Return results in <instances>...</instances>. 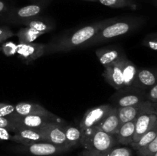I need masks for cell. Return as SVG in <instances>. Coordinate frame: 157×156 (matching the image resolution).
<instances>
[{"mask_svg":"<svg viewBox=\"0 0 157 156\" xmlns=\"http://www.w3.org/2000/svg\"><path fill=\"white\" fill-rule=\"evenodd\" d=\"M119 18L118 17L107 18L84 26L73 32L70 35L62 37L55 41V42L47 44L46 54L59 53V52H68L79 47H84V46L101 29L116 21Z\"/></svg>","mask_w":157,"mask_h":156,"instance_id":"1","label":"cell"},{"mask_svg":"<svg viewBox=\"0 0 157 156\" xmlns=\"http://www.w3.org/2000/svg\"><path fill=\"white\" fill-rule=\"evenodd\" d=\"M80 144L84 151L89 153H101L108 151L117 145L116 136H110L97 127L82 132Z\"/></svg>","mask_w":157,"mask_h":156,"instance_id":"2","label":"cell"},{"mask_svg":"<svg viewBox=\"0 0 157 156\" xmlns=\"http://www.w3.org/2000/svg\"><path fill=\"white\" fill-rule=\"evenodd\" d=\"M120 18L101 29L84 46V47L106 42L113 38L126 35L131 32L137 24V21L133 19H125L122 18L121 20H120Z\"/></svg>","mask_w":157,"mask_h":156,"instance_id":"3","label":"cell"},{"mask_svg":"<svg viewBox=\"0 0 157 156\" xmlns=\"http://www.w3.org/2000/svg\"><path fill=\"white\" fill-rule=\"evenodd\" d=\"M9 119L13 120L20 128H31L38 130L50 122H59L63 124L64 121L59 117L54 118L44 116H18L15 113L9 116Z\"/></svg>","mask_w":157,"mask_h":156,"instance_id":"4","label":"cell"},{"mask_svg":"<svg viewBox=\"0 0 157 156\" xmlns=\"http://www.w3.org/2000/svg\"><path fill=\"white\" fill-rule=\"evenodd\" d=\"M117 111L121 124H123L136 119L144 113H157V102H153L147 99L130 106L119 107Z\"/></svg>","mask_w":157,"mask_h":156,"instance_id":"5","label":"cell"},{"mask_svg":"<svg viewBox=\"0 0 157 156\" xmlns=\"http://www.w3.org/2000/svg\"><path fill=\"white\" fill-rule=\"evenodd\" d=\"M18 149L20 151L35 156H49L61 154L70 149L69 147L58 145L50 142H37L29 145H21Z\"/></svg>","mask_w":157,"mask_h":156,"instance_id":"6","label":"cell"},{"mask_svg":"<svg viewBox=\"0 0 157 156\" xmlns=\"http://www.w3.org/2000/svg\"><path fill=\"white\" fill-rule=\"evenodd\" d=\"M51 0H38L34 4L28 5L23 7L11 11L8 18L13 21L22 22L25 20L38 16Z\"/></svg>","mask_w":157,"mask_h":156,"instance_id":"7","label":"cell"},{"mask_svg":"<svg viewBox=\"0 0 157 156\" xmlns=\"http://www.w3.org/2000/svg\"><path fill=\"white\" fill-rule=\"evenodd\" d=\"M113 108V106L110 104H104L88 110L80 122V129L81 132H84L88 128L97 126Z\"/></svg>","mask_w":157,"mask_h":156,"instance_id":"8","label":"cell"},{"mask_svg":"<svg viewBox=\"0 0 157 156\" xmlns=\"http://www.w3.org/2000/svg\"><path fill=\"white\" fill-rule=\"evenodd\" d=\"M47 44L30 43L17 44L16 54L24 64H29L46 54Z\"/></svg>","mask_w":157,"mask_h":156,"instance_id":"9","label":"cell"},{"mask_svg":"<svg viewBox=\"0 0 157 156\" xmlns=\"http://www.w3.org/2000/svg\"><path fill=\"white\" fill-rule=\"evenodd\" d=\"M126 90H120L118 93L113 96L115 98V107H127L137 104L142 101L147 100L146 95L143 93V90L135 87L124 88Z\"/></svg>","mask_w":157,"mask_h":156,"instance_id":"10","label":"cell"},{"mask_svg":"<svg viewBox=\"0 0 157 156\" xmlns=\"http://www.w3.org/2000/svg\"><path fill=\"white\" fill-rule=\"evenodd\" d=\"M125 56V54H121L116 61L104 67V71L102 74L106 81L117 90L124 89L122 64Z\"/></svg>","mask_w":157,"mask_h":156,"instance_id":"11","label":"cell"},{"mask_svg":"<svg viewBox=\"0 0 157 156\" xmlns=\"http://www.w3.org/2000/svg\"><path fill=\"white\" fill-rule=\"evenodd\" d=\"M64 126V125L59 122H50L38 129V131L44 136L47 142L69 147L67 143Z\"/></svg>","mask_w":157,"mask_h":156,"instance_id":"12","label":"cell"},{"mask_svg":"<svg viewBox=\"0 0 157 156\" xmlns=\"http://www.w3.org/2000/svg\"><path fill=\"white\" fill-rule=\"evenodd\" d=\"M156 120L157 113L147 112L138 116L136 119L134 137L132 143L137 142L139 139L153 126Z\"/></svg>","mask_w":157,"mask_h":156,"instance_id":"13","label":"cell"},{"mask_svg":"<svg viewBox=\"0 0 157 156\" xmlns=\"http://www.w3.org/2000/svg\"><path fill=\"white\" fill-rule=\"evenodd\" d=\"M15 113L18 116H44L57 118L56 115L46 110L42 106L31 102H21L15 106Z\"/></svg>","mask_w":157,"mask_h":156,"instance_id":"14","label":"cell"},{"mask_svg":"<svg viewBox=\"0 0 157 156\" xmlns=\"http://www.w3.org/2000/svg\"><path fill=\"white\" fill-rule=\"evenodd\" d=\"M11 141L23 145H29L37 142H46L44 136L38 130L31 128H20L13 136Z\"/></svg>","mask_w":157,"mask_h":156,"instance_id":"15","label":"cell"},{"mask_svg":"<svg viewBox=\"0 0 157 156\" xmlns=\"http://www.w3.org/2000/svg\"><path fill=\"white\" fill-rule=\"evenodd\" d=\"M121 119L118 116L117 108L113 106L111 111L101 120L97 126L98 128L105 132L110 136H116L121 126Z\"/></svg>","mask_w":157,"mask_h":156,"instance_id":"16","label":"cell"},{"mask_svg":"<svg viewBox=\"0 0 157 156\" xmlns=\"http://www.w3.org/2000/svg\"><path fill=\"white\" fill-rule=\"evenodd\" d=\"M157 83V73L148 69L137 70L133 87L140 90H148Z\"/></svg>","mask_w":157,"mask_h":156,"instance_id":"17","label":"cell"},{"mask_svg":"<svg viewBox=\"0 0 157 156\" xmlns=\"http://www.w3.org/2000/svg\"><path fill=\"white\" fill-rule=\"evenodd\" d=\"M135 124H136V119H133L121 125L117 134L116 135V139L118 144L128 145L133 142L135 133Z\"/></svg>","mask_w":157,"mask_h":156,"instance_id":"18","label":"cell"},{"mask_svg":"<svg viewBox=\"0 0 157 156\" xmlns=\"http://www.w3.org/2000/svg\"><path fill=\"white\" fill-rule=\"evenodd\" d=\"M122 72L123 79H124V89L133 87L137 69L135 64L130 60L127 59L126 56L123 60Z\"/></svg>","mask_w":157,"mask_h":156,"instance_id":"19","label":"cell"},{"mask_svg":"<svg viewBox=\"0 0 157 156\" xmlns=\"http://www.w3.org/2000/svg\"><path fill=\"white\" fill-rule=\"evenodd\" d=\"M25 27L31 28L38 32L47 33L53 30L54 24L45 18H41V16H36L29 19L25 20L21 22Z\"/></svg>","mask_w":157,"mask_h":156,"instance_id":"20","label":"cell"},{"mask_svg":"<svg viewBox=\"0 0 157 156\" xmlns=\"http://www.w3.org/2000/svg\"><path fill=\"white\" fill-rule=\"evenodd\" d=\"M95 53L104 67L116 61L121 55L117 50L113 48H98Z\"/></svg>","mask_w":157,"mask_h":156,"instance_id":"21","label":"cell"},{"mask_svg":"<svg viewBox=\"0 0 157 156\" xmlns=\"http://www.w3.org/2000/svg\"><path fill=\"white\" fill-rule=\"evenodd\" d=\"M44 33L32 29L31 28H22L18 30L16 35L20 44H30L33 43L35 40Z\"/></svg>","mask_w":157,"mask_h":156,"instance_id":"22","label":"cell"},{"mask_svg":"<svg viewBox=\"0 0 157 156\" xmlns=\"http://www.w3.org/2000/svg\"><path fill=\"white\" fill-rule=\"evenodd\" d=\"M64 131L65 133L67 143L70 148L80 143L82 136V132L79 127H75L73 125H64Z\"/></svg>","mask_w":157,"mask_h":156,"instance_id":"23","label":"cell"},{"mask_svg":"<svg viewBox=\"0 0 157 156\" xmlns=\"http://www.w3.org/2000/svg\"><path fill=\"white\" fill-rule=\"evenodd\" d=\"M83 156H133L131 149L127 147H113L101 153H89L83 151Z\"/></svg>","mask_w":157,"mask_h":156,"instance_id":"24","label":"cell"},{"mask_svg":"<svg viewBox=\"0 0 157 156\" xmlns=\"http://www.w3.org/2000/svg\"><path fill=\"white\" fill-rule=\"evenodd\" d=\"M157 136V120L155 122V124L153 125V126L150 128V130L147 132L140 139H139L137 142L136 143H132L130 145H131L132 148L134 150L137 151L140 148H143V147L146 146L147 145H148L150 142H151Z\"/></svg>","mask_w":157,"mask_h":156,"instance_id":"25","label":"cell"},{"mask_svg":"<svg viewBox=\"0 0 157 156\" xmlns=\"http://www.w3.org/2000/svg\"><path fill=\"white\" fill-rule=\"evenodd\" d=\"M98 2L104 6L113 9L129 8L133 10L137 9V5L133 0H98Z\"/></svg>","mask_w":157,"mask_h":156,"instance_id":"26","label":"cell"},{"mask_svg":"<svg viewBox=\"0 0 157 156\" xmlns=\"http://www.w3.org/2000/svg\"><path fill=\"white\" fill-rule=\"evenodd\" d=\"M157 151V136L151 142L136 151L138 156H151Z\"/></svg>","mask_w":157,"mask_h":156,"instance_id":"27","label":"cell"},{"mask_svg":"<svg viewBox=\"0 0 157 156\" xmlns=\"http://www.w3.org/2000/svg\"><path fill=\"white\" fill-rule=\"evenodd\" d=\"M0 128H6L9 132H12L14 133L19 129L18 125L13 120L9 118L1 117V116H0Z\"/></svg>","mask_w":157,"mask_h":156,"instance_id":"28","label":"cell"},{"mask_svg":"<svg viewBox=\"0 0 157 156\" xmlns=\"http://www.w3.org/2000/svg\"><path fill=\"white\" fill-rule=\"evenodd\" d=\"M2 51L3 52L6 56L10 57L13 56V55L16 54V48L17 44L12 41H6V42L3 43L2 45L1 46Z\"/></svg>","mask_w":157,"mask_h":156,"instance_id":"29","label":"cell"},{"mask_svg":"<svg viewBox=\"0 0 157 156\" xmlns=\"http://www.w3.org/2000/svg\"><path fill=\"white\" fill-rule=\"evenodd\" d=\"M15 113V106L11 104L0 102V116L1 117H9Z\"/></svg>","mask_w":157,"mask_h":156,"instance_id":"30","label":"cell"},{"mask_svg":"<svg viewBox=\"0 0 157 156\" xmlns=\"http://www.w3.org/2000/svg\"><path fill=\"white\" fill-rule=\"evenodd\" d=\"M15 35L12 31L7 26L0 27V44Z\"/></svg>","mask_w":157,"mask_h":156,"instance_id":"31","label":"cell"},{"mask_svg":"<svg viewBox=\"0 0 157 156\" xmlns=\"http://www.w3.org/2000/svg\"><path fill=\"white\" fill-rule=\"evenodd\" d=\"M147 99L153 102H157V83L150 88L148 93L146 95Z\"/></svg>","mask_w":157,"mask_h":156,"instance_id":"32","label":"cell"},{"mask_svg":"<svg viewBox=\"0 0 157 156\" xmlns=\"http://www.w3.org/2000/svg\"><path fill=\"white\" fill-rule=\"evenodd\" d=\"M144 44L149 48L157 51V37H148L144 40Z\"/></svg>","mask_w":157,"mask_h":156,"instance_id":"33","label":"cell"},{"mask_svg":"<svg viewBox=\"0 0 157 156\" xmlns=\"http://www.w3.org/2000/svg\"><path fill=\"white\" fill-rule=\"evenodd\" d=\"M12 139V135L10 134V132L6 128H0V140L8 141Z\"/></svg>","mask_w":157,"mask_h":156,"instance_id":"34","label":"cell"},{"mask_svg":"<svg viewBox=\"0 0 157 156\" xmlns=\"http://www.w3.org/2000/svg\"><path fill=\"white\" fill-rule=\"evenodd\" d=\"M7 5L6 2L2 1H0V13H2L5 11L7 10Z\"/></svg>","mask_w":157,"mask_h":156,"instance_id":"35","label":"cell"},{"mask_svg":"<svg viewBox=\"0 0 157 156\" xmlns=\"http://www.w3.org/2000/svg\"><path fill=\"white\" fill-rule=\"evenodd\" d=\"M84 1H87V2H98V0H84Z\"/></svg>","mask_w":157,"mask_h":156,"instance_id":"36","label":"cell"},{"mask_svg":"<svg viewBox=\"0 0 157 156\" xmlns=\"http://www.w3.org/2000/svg\"><path fill=\"white\" fill-rule=\"evenodd\" d=\"M151 1H152V2H153V3H154V4H155V5H156V6H157V0H151Z\"/></svg>","mask_w":157,"mask_h":156,"instance_id":"37","label":"cell"},{"mask_svg":"<svg viewBox=\"0 0 157 156\" xmlns=\"http://www.w3.org/2000/svg\"><path fill=\"white\" fill-rule=\"evenodd\" d=\"M151 156H157V151H156V152H155L153 154H152Z\"/></svg>","mask_w":157,"mask_h":156,"instance_id":"38","label":"cell"},{"mask_svg":"<svg viewBox=\"0 0 157 156\" xmlns=\"http://www.w3.org/2000/svg\"><path fill=\"white\" fill-rule=\"evenodd\" d=\"M0 51H2V47H0Z\"/></svg>","mask_w":157,"mask_h":156,"instance_id":"39","label":"cell"},{"mask_svg":"<svg viewBox=\"0 0 157 156\" xmlns=\"http://www.w3.org/2000/svg\"><path fill=\"white\" fill-rule=\"evenodd\" d=\"M32 1H35V2H37V1H38V0H32Z\"/></svg>","mask_w":157,"mask_h":156,"instance_id":"40","label":"cell"}]
</instances>
